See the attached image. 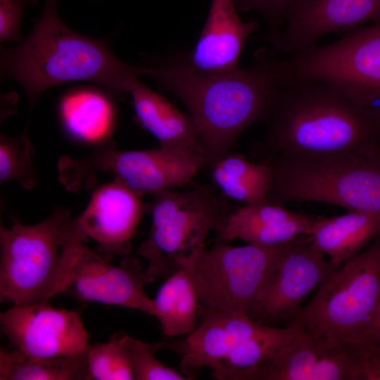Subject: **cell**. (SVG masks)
<instances>
[{"label":"cell","mask_w":380,"mask_h":380,"mask_svg":"<svg viewBox=\"0 0 380 380\" xmlns=\"http://www.w3.org/2000/svg\"><path fill=\"white\" fill-rule=\"evenodd\" d=\"M281 61V55L263 47L244 68L208 73L177 57L154 67L152 76L184 104L198 132L199 153L209 167L231 151L244 130L267 122L284 84Z\"/></svg>","instance_id":"6da1fadb"},{"label":"cell","mask_w":380,"mask_h":380,"mask_svg":"<svg viewBox=\"0 0 380 380\" xmlns=\"http://www.w3.org/2000/svg\"><path fill=\"white\" fill-rule=\"evenodd\" d=\"M58 1L46 0L30 34L1 51L2 75L23 87L30 111L42 93L58 84L91 81L121 99L139 82V75H152V67L132 65L118 58L106 40L68 27L58 16Z\"/></svg>","instance_id":"7a4b0ae2"},{"label":"cell","mask_w":380,"mask_h":380,"mask_svg":"<svg viewBox=\"0 0 380 380\" xmlns=\"http://www.w3.org/2000/svg\"><path fill=\"white\" fill-rule=\"evenodd\" d=\"M255 146L265 155L312 158L362 148L376 141L362 103L341 87L322 81L286 82Z\"/></svg>","instance_id":"3957f363"},{"label":"cell","mask_w":380,"mask_h":380,"mask_svg":"<svg viewBox=\"0 0 380 380\" xmlns=\"http://www.w3.org/2000/svg\"><path fill=\"white\" fill-rule=\"evenodd\" d=\"M85 241L63 208L37 224H1V301L13 305L49 303L68 291Z\"/></svg>","instance_id":"277c9868"},{"label":"cell","mask_w":380,"mask_h":380,"mask_svg":"<svg viewBox=\"0 0 380 380\" xmlns=\"http://www.w3.org/2000/svg\"><path fill=\"white\" fill-rule=\"evenodd\" d=\"M266 203L313 201L380 214V148L376 141L353 151L312 158L271 156Z\"/></svg>","instance_id":"5b68a950"},{"label":"cell","mask_w":380,"mask_h":380,"mask_svg":"<svg viewBox=\"0 0 380 380\" xmlns=\"http://www.w3.org/2000/svg\"><path fill=\"white\" fill-rule=\"evenodd\" d=\"M380 233L373 243L319 285L313 298L286 325L366 348L377 347Z\"/></svg>","instance_id":"8992f818"},{"label":"cell","mask_w":380,"mask_h":380,"mask_svg":"<svg viewBox=\"0 0 380 380\" xmlns=\"http://www.w3.org/2000/svg\"><path fill=\"white\" fill-rule=\"evenodd\" d=\"M151 197L145 205V212L152 215L151 227L138 255L148 262L146 274L156 280L193 268L208 234L227 213L206 186L186 191L166 189Z\"/></svg>","instance_id":"52a82bcc"},{"label":"cell","mask_w":380,"mask_h":380,"mask_svg":"<svg viewBox=\"0 0 380 380\" xmlns=\"http://www.w3.org/2000/svg\"><path fill=\"white\" fill-rule=\"evenodd\" d=\"M204 166L205 159L198 153L162 146L122 151L111 140L81 158L63 156L58 165L59 180L70 191L90 189L99 174L109 172L141 196L183 186Z\"/></svg>","instance_id":"ba28073f"},{"label":"cell","mask_w":380,"mask_h":380,"mask_svg":"<svg viewBox=\"0 0 380 380\" xmlns=\"http://www.w3.org/2000/svg\"><path fill=\"white\" fill-rule=\"evenodd\" d=\"M293 240L272 246L220 241L205 248L191 268L200 308L205 313H248L271 267Z\"/></svg>","instance_id":"9c48e42d"},{"label":"cell","mask_w":380,"mask_h":380,"mask_svg":"<svg viewBox=\"0 0 380 380\" xmlns=\"http://www.w3.org/2000/svg\"><path fill=\"white\" fill-rule=\"evenodd\" d=\"M284 83L302 80L336 85L362 100L380 96V21L324 46L281 56Z\"/></svg>","instance_id":"30bf717a"},{"label":"cell","mask_w":380,"mask_h":380,"mask_svg":"<svg viewBox=\"0 0 380 380\" xmlns=\"http://www.w3.org/2000/svg\"><path fill=\"white\" fill-rule=\"evenodd\" d=\"M251 380H380V369L365 347L301 331Z\"/></svg>","instance_id":"8fae6325"},{"label":"cell","mask_w":380,"mask_h":380,"mask_svg":"<svg viewBox=\"0 0 380 380\" xmlns=\"http://www.w3.org/2000/svg\"><path fill=\"white\" fill-rule=\"evenodd\" d=\"M324 256L310 236L294 239L271 267L249 316L262 323L296 315L306 296L337 270Z\"/></svg>","instance_id":"7c38bea8"},{"label":"cell","mask_w":380,"mask_h":380,"mask_svg":"<svg viewBox=\"0 0 380 380\" xmlns=\"http://www.w3.org/2000/svg\"><path fill=\"white\" fill-rule=\"evenodd\" d=\"M2 329L16 349L51 357L85 353L89 334L80 315L49 303L13 305L0 315Z\"/></svg>","instance_id":"4fadbf2b"},{"label":"cell","mask_w":380,"mask_h":380,"mask_svg":"<svg viewBox=\"0 0 380 380\" xmlns=\"http://www.w3.org/2000/svg\"><path fill=\"white\" fill-rule=\"evenodd\" d=\"M380 21V0H293L280 30L260 38L281 56L305 51L329 33Z\"/></svg>","instance_id":"5bb4252c"},{"label":"cell","mask_w":380,"mask_h":380,"mask_svg":"<svg viewBox=\"0 0 380 380\" xmlns=\"http://www.w3.org/2000/svg\"><path fill=\"white\" fill-rule=\"evenodd\" d=\"M156 279L142 270L136 255H125L118 265L84 243L72 270L68 289L86 301L120 306L155 316L153 298L145 286Z\"/></svg>","instance_id":"9a60e30c"},{"label":"cell","mask_w":380,"mask_h":380,"mask_svg":"<svg viewBox=\"0 0 380 380\" xmlns=\"http://www.w3.org/2000/svg\"><path fill=\"white\" fill-rule=\"evenodd\" d=\"M142 196L115 177L95 189L74 223L85 240L98 244L99 253L105 258L127 255L145 211Z\"/></svg>","instance_id":"2e32d148"},{"label":"cell","mask_w":380,"mask_h":380,"mask_svg":"<svg viewBox=\"0 0 380 380\" xmlns=\"http://www.w3.org/2000/svg\"><path fill=\"white\" fill-rule=\"evenodd\" d=\"M232 0H210L204 27L194 49L182 56L193 69L224 72L239 68L243 45L259 27L255 20L243 21Z\"/></svg>","instance_id":"e0dca14e"},{"label":"cell","mask_w":380,"mask_h":380,"mask_svg":"<svg viewBox=\"0 0 380 380\" xmlns=\"http://www.w3.org/2000/svg\"><path fill=\"white\" fill-rule=\"evenodd\" d=\"M129 94L138 121L160 146L200 153L198 132L189 114L139 81Z\"/></svg>","instance_id":"ac0fdd59"},{"label":"cell","mask_w":380,"mask_h":380,"mask_svg":"<svg viewBox=\"0 0 380 380\" xmlns=\"http://www.w3.org/2000/svg\"><path fill=\"white\" fill-rule=\"evenodd\" d=\"M379 233L380 214L353 210L332 217H320L310 237L312 245L338 269Z\"/></svg>","instance_id":"d6986e66"},{"label":"cell","mask_w":380,"mask_h":380,"mask_svg":"<svg viewBox=\"0 0 380 380\" xmlns=\"http://www.w3.org/2000/svg\"><path fill=\"white\" fill-rule=\"evenodd\" d=\"M59 114L65 131L87 144L101 145L110 140L115 111L111 100L92 89H79L61 99Z\"/></svg>","instance_id":"ffe728a7"},{"label":"cell","mask_w":380,"mask_h":380,"mask_svg":"<svg viewBox=\"0 0 380 380\" xmlns=\"http://www.w3.org/2000/svg\"><path fill=\"white\" fill-rule=\"evenodd\" d=\"M238 343L216 312L205 313L201 324L176 342L158 343L159 349H172L182 357L181 370L192 379L203 367L213 370Z\"/></svg>","instance_id":"44dd1931"},{"label":"cell","mask_w":380,"mask_h":380,"mask_svg":"<svg viewBox=\"0 0 380 380\" xmlns=\"http://www.w3.org/2000/svg\"><path fill=\"white\" fill-rule=\"evenodd\" d=\"M301 331L293 326H267L258 334L238 342L213 370L221 380H251L254 373L281 349L291 343Z\"/></svg>","instance_id":"7402d4cb"},{"label":"cell","mask_w":380,"mask_h":380,"mask_svg":"<svg viewBox=\"0 0 380 380\" xmlns=\"http://www.w3.org/2000/svg\"><path fill=\"white\" fill-rule=\"evenodd\" d=\"M153 299L154 317L165 336H185L196 328L201 308L191 268L181 269L168 277Z\"/></svg>","instance_id":"603a6c76"},{"label":"cell","mask_w":380,"mask_h":380,"mask_svg":"<svg viewBox=\"0 0 380 380\" xmlns=\"http://www.w3.org/2000/svg\"><path fill=\"white\" fill-rule=\"evenodd\" d=\"M209 167L213 182L227 196L246 205L266 203L272 182V171L267 163H254L230 151Z\"/></svg>","instance_id":"cb8c5ba5"},{"label":"cell","mask_w":380,"mask_h":380,"mask_svg":"<svg viewBox=\"0 0 380 380\" xmlns=\"http://www.w3.org/2000/svg\"><path fill=\"white\" fill-rule=\"evenodd\" d=\"M0 380H90L87 352L42 357L1 348Z\"/></svg>","instance_id":"d4e9b609"},{"label":"cell","mask_w":380,"mask_h":380,"mask_svg":"<svg viewBox=\"0 0 380 380\" xmlns=\"http://www.w3.org/2000/svg\"><path fill=\"white\" fill-rule=\"evenodd\" d=\"M28 124L15 137H0V182L16 181L27 189L37 184L34 149L28 138Z\"/></svg>","instance_id":"484cf974"},{"label":"cell","mask_w":380,"mask_h":380,"mask_svg":"<svg viewBox=\"0 0 380 380\" xmlns=\"http://www.w3.org/2000/svg\"><path fill=\"white\" fill-rule=\"evenodd\" d=\"M90 380H135L132 366L118 334L87 351Z\"/></svg>","instance_id":"4316f807"},{"label":"cell","mask_w":380,"mask_h":380,"mask_svg":"<svg viewBox=\"0 0 380 380\" xmlns=\"http://www.w3.org/2000/svg\"><path fill=\"white\" fill-rule=\"evenodd\" d=\"M129 360L135 380H186L184 374L167 367L156 359L154 353L158 343H149L118 333Z\"/></svg>","instance_id":"83f0119b"},{"label":"cell","mask_w":380,"mask_h":380,"mask_svg":"<svg viewBox=\"0 0 380 380\" xmlns=\"http://www.w3.org/2000/svg\"><path fill=\"white\" fill-rule=\"evenodd\" d=\"M239 12L256 11L267 23V34L281 30L293 0H232Z\"/></svg>","instance_id":"f1b7e54d"},{"label":"cell","mask_w":380,"mask_h":380,"mask_svg":"<svg viewBox=\"0 0 380 380\" xmlns=\"http://www.w3.org/2000/svg\"><path fill=\"white\" fill-rule=\"evenodd\" d=\"M37 0H0L1 42H21L20 22L25 7Z\"/></svg>","instance_id":"f546056e"},{"label":"cell","mask_w":380,"mask_h":380,"mask_svg":"<svg viewBox=\"0 0 380 380\" xmlns=\"http://www.w3.org/2000/svg\"><path fill=\"white\" fill-rule=\"evenodd\" d=\"M358 101L363 104L371 118L376 139H380V96Z\"/></svg>","instance_id":"4dcf8cb0"},{"label":"cell","mask_w":380,"mask_h":380,"mask_svg":"<svg viewBox=\"0 0 380 380\" xmlns=\"http://www.w3.org/2000/svg\"><path fill=\"white\" fill-rule=\"evenodd\" d=\"M375 329L376 336L377 340V347L380 350V301L378 305L376 320H375Z\"/></svg>","instance_id":"1f68e13d"}]
</instances>
